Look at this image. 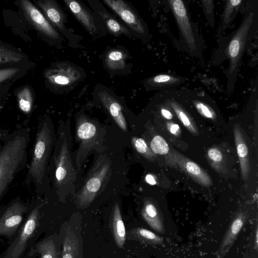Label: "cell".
Masks as SVG:
<instances>
[{
	"label": "cell",
	"instance_id": "1",
	"mask_svg": "<svg viewBox=\"0 0 258 258\" xmlns=\"http://www.w3.org/2000/svg\"><path fill=\"white\" fill-rule=\"evenodd\" d=\"M30 134L18 128L0 141V203L16 176L26 167Z\"/></svg>",
	"mask_w": 258,
	"mask_h": 258
},
{
	"label": "cell",
	"instance_id": "2",
	"mask_svg": "<svg viewBox=\"0 0 258 258\" xmlns=\"http://www.w3.org/2000/svg\"><path fill=\"white\" fill-rule=\"evenodd\" d=\"M55 136L52 122L48 117L39 123L35 136L32 156L25 183H32L37 193H41L48 180V168L54 148Z\"/></svg>",
	"mask_w": 258,
	"mask_h": 258
},
{
	"label": "cell",
	"instance_id": "3",
	"mask_svg": "<svg viewBox=\"0 0 258 258\" xmlns=\"http://www.w3.org/2000/svg\"><path fill=\"white\" fill-rule=\"evenodd\" d=\"M67 135L64 125H60L48 168V177L60 197L71 187L77 178Z\"/></svg>",
	"mask_w": 258,
	"mask_h": 258
},
{
	"label": "cell",
	"instance_id": "4",
	"mask_svg": "<svg viewBox=\"0 0 258 258\" xmlns=\"http://www.w3.org/2000/svg\"><path fill=\"white\" fill-rule=\"evenodd\" d=\"M45 204L39 199L31 202L23 224L0 258H28L31 248L42 232L41 209Z\"/></svg>",
	"mask_w": 258,
	"mask_h": 258
},
{
	"label": "cell",
	"instance_id": "5",
	"mask_svg": "<svg viewBox=\"0 0 258 258\" xmlns=\"http://www.w3.org/2000/svg\"><path fill=\"white\" fill-rule=\"evenodd\" d=\"M254 12L249 10L246 13L226 48V54L229 60V67L227 72L228 92H232L234 89L243 54L256 24V18Z\"/></svg>",
	"mask_w": 258,
	"mask_h": 258
},
{
	"label": "cell",
	"instance_id": "6",
	"mask_svg": "<svg viewBox=\"0 0 258 258\" xmlns=\"http://www.w3.org/2000/svg\"><path fill=\"white\" fill-rule=\"evenodd\" d=\"M111 173V163L105 155H101L96 159L88 172L83 185L76 195L78 207L85 208L94 200L103 184Z\"/></svg>",
	"mask_w": 258,
	"mask_h": 258
},
{
	"label": "cell",
	"instance_id": "7",
	"mask_svg": "<svg viewBox=\"0 0 258 258\" xmlns=\"http://www.w3.org/2000/svg\"><path fill=\"white\" fill-rule=\"evenodd\" d=\"M30 204L17 197L0 206V237L9 242L14 238L24 222Z\"/></svg>",
	"mask_w": 258,
	"mask_h": 258
},
{
	"label": "cell",
	"instance_id": "8",
	"mask_svg": "<svg viewBox=\"0 0 258 258\" xmlns=\"http://www.w3.org/2000/svg\"><path fill=\"white\" fill-rule=\"evenodd\" d=\"M98 124L85 116L78 117L76 122V138L79 144L75 161L78 169L88 153L98 147L103 139V131Z\"/></svg>",
	"mask_w": 258,
	"mask_h": 258
},
{
	"label": "cell",
	"instance_id": "9",
	"mask_svg": "<svg viewBox=\"0 0 258 258\" xmlns=\"http://www.w3.org/2000/svg\"><path fill=\"white\" fill-rule=\"evenodd\" d=\"M178 27L181 41L185 50L191 56H198L200 52L199 37L191 22L186 6L181 0L168 1Z\"/></svg>",
	"mask_w": 258,
	"mask_h": 258
},
{
	"label": "cell",
	"instance_id": "10",
	"mask_svg": "<svg viewBox=\"0 0 258 258\" xmlns=\"http://www.w3.org/2000/svg\"><path fill=\"white\" fill-rule=\"evenodd\" d=\"M19 6L25 19L41 36L50 40H59L60 36L58 31L32 2L21 0Z\"/></svg>",
	"mask_w": 258,
	"mask_h": 258
},
{
	"label": "cell",
	"instance_id": "11",
	"mask_svg": "<svg viewBox=\"0 0 258 258\" xmlns=\"http://www.w3.org/2000/svg\"><path fill=\"white\" fill-rule=\"evenodd\" d=\"M47 84L54 87L71 86L81 78L80 72L74 66L64 62L52 64L44 71Z\"/></svg>",
	"mask_w": 258,
	"mask_h": 258
},
{
	"label": "cell",
	"instance_id": "12",
	"mask_svg": "<svg viewBox=\"0 0 258 258\" xmlns=\"http://www.w3.org/2000/svg\"><path fill=\"white\" fill-rule=\"evenodd\" d=\"M131 29L141 35H145L147 29L138 14L125 2L121 0H103Z\"/></svg>",
	"mask_w": 258,
	"mask_h": 258
},
{
	"label": "cell",
	"instance_id": "13",
	"mask_svg": "<svg viewBox=\"0 0 258 258\" xmlns=\"http://www.w3.org/2000/svg\"><path fill=\"white\" fill-rule=\"evenodd\" d=\"M246 213H236L231 219L221 241L216 258H223L230 251L247 219Z\"/></svg>",
	"mask_w": 258,
	"mask_h": 258
},
{
	"label": "cell",
	"instance_id": "14",
	"mask_svg": "<svg viewBox=\"0 0 258 258\" xmlns=\"http://www.w3.org/2000/svg\"><path fill=\"white\" fill-rule=\"evenodd\" d=\"M33 2L50 24L57 31L62 33L65 28V16L57 3L53 0H33Z\"/></svg>",
	"mask_w": 258,
	"mask_h": 258
},
{
	"label": "cell",
	"instance_id": "15",
	"mask_svg": "<svg viewBox=\"0 0 258 258\" xmlns=\"http://www.w3.org/2000/svg\"><path fill=\"white\" fill-rule=\"evenodd\" d=\"M61 237L60 258H82L79 234L71 226L64 227Z\"/></svg>",
	"mask_w": 258,
	"mask_h": 258
},
{
	"label": "cell",
	"instance_id": "16",
	"mask_svg": "<svg viewBox=\"0 0 258 258\" xmlns=\"http://www.w3.org/2000/svg\"><path fill=\"white\" fill-rule=\"evenodd\" d=\"M32 64L29 57L12 45L0 41V68Z\"/></svg>",
	"mask_w": 258,
	"mask_h": 258
},
{
	"label": "cell",
	"instance_id": "17",
	"mask_svg": "<svg viewBox=\"0 0 258 258\" xmlns=\"http://www.w3.org/2000/svg\"><path fill=\"white\" fill-rule=\"evenodd\" d=\"M58 255L56 238L49 235L34 244L28 258H59Z\"/></svg>",
	"mask_w": 258,
	"mask_h": 258
},
{
	"label": "cell",
	"instance_id": "18",
	"mask_svg": "<svg viewBox=\"0 0 258 258\" xmlns=\"http://www.w3.org/2000/svg\"><path fill=\"white\" fill-rule=\"evenodd\" d=\"M99 100L108 111L118 126L123 132H127V123L118 101L108 92L103 90L98 93Z\"/></svg>",
	"mask_w": 258,
	"mask_h": 258
},
{
	"label": "cell",
	"instance_id": "19",
	"mask_svg": "<svg viewBox=\"0 0 258 258\" xmlns=\"http://www.w3.org/2000/svg\"><path fill=\"white\" fill-rule=\"evenodd\" d=\"M65 4L76 19L92 35L97 32V27L93 16L89 11L80 2L73 0H64Z\"/></svg>",
	"mask_w": 258,
	"mask_h": 258
},
{
	"label": "cell",
	"instance_id": "20",
	"mask_svg": "<svg viewBox=\"0 0 258 258\" xmlns=\"http://www.w3.org/2000/svg\"><path fill=\"white\" fill-rule=\"evenodd\" d=\"M176 159L182 170L199 184L206 187L212 184L209 175L197 164L180 155H177Z\"/></svg>",
	"mask_w": 258,
	"mask_h": 258
},
{
	"label": "cell",
	"instance_id": "21",
	"mask_svg": "<svg viewBox=\"0 0 258 258\" xmlns=\"http://www.w3.org/2000/svg\"><path fill=\"white\" fill-rule=\"evenodd\" d=\"M109 227L116 245L118 248H122L126 238V233L117 203L114 205L112 209L109 219Z\"/></svg>",
	"mask_w": 258,
	"mask_h": 258
},
{
	"label": "cell",
	"instance_id": "22",
	"mask_svg": "<svg viewBox=\"0 0 258 258\" xmlns=\"http://www.w3.org/2000/svg\"><path fill=\"white\" fill-rule=\"evenodd\" d=\"M141 215L152 229L160 234H164L165 226L163 216L152 202L147 201L144 203Z\"/></svg>",
	"mask_w": 258,
	"mask_h": 258
},
{
	"label": "cell",
	"instance_id": "23",
	"mask_svg": "<svg viewBox=\"0 0 258 258\" xmlns=\"http://www.w3.org/2000/svg\"><path fill=\"white\" fill-rule=\"evenodd\" d=\"M185 81L182 77L170 74H162L149 78L146 81V85L150 89L168 90L179 85Z\"/></svg>",
	"mask_w": 258,
	"mask_h": 258
},
{
	"label": "cell",
	"instance_id": "24",
	"mask_svg": "<svg viewBox=\"0 0 258 258\" xmlns=\"http://www.w3.org/2000/svg\"><path fill=\"white\" fill-rule=\"evenodd\" d=\"M234 133L237 153L241 167V174L243 179H247L250 169L247 147L239 128L235 127Z\"/></svg>",
	"mask_w": 258,
	"mask_h": 258
},
{
	"label": "cell",
	"instance_id": "25",
	"mask_svg": "<svg viewBox=\"0 0 258 258\" xmlns=\"http://www.w3.org/2000/svg\"><path fill=\"white\" fill-rule=\"evenodd\" d=\"M18 105L20 110L24 114L29 115L33 110L34 103V92L28 85L18 88L15 92Z\"/></svg>",
	"mask_w": 258,
	"mask_h": 258
},
{
	"label": "cell",
	"instance_id": "26",
	"mask_svg": "<svg viewBox=\"0 0 258 258\" xmlns=\"http://www.w3.org/2000/svg\"><path fill=\"white\" fill-rule=\"evenodd\" d=\"M127 238L142 242L152 246L162 245L163 244L162 237L148 229L141 227H136L129 230L127 232Z\"/></svg>",
	"mask_w": 258,
	"mask_h": 258
},
{
	"label": "cell",
	"instance_id": "27",
	"mask_svg": "<svg viewBox=\"0 0 258 258\" xmlns=\"http://www.w3.org/2000/svg\"><path fill=\"white\" fill-rule=\"evenodd\" d=\"M96 7L110 33L115 36L131 35L129 30L116 20L101 4H98Z\"/></svg>",
	"mask_w": 258,
	"mask_h": 258
},
{
	"label": "cell",
	"instance_id": "28",
	"mask_svg": "<svg viewBox=\"0 0 258 258\" xmlns=\"http://www.w3.org/2000/svg\"><path fill=\"white\" fill-rule=\"evenodd\" d=\"M32 67V64L0 68V86L13 84L24 76Z\"/></svg>",
	"mask_w": 258,
	"mask_h": 258
},
{
	"label": "cell",
	"instance_id": "29",
	"mask_svg": "<svg viewBox=\"0 0 258 258\" xmlns=\"http://www.w3.org/2000/svg\"><path fill=\"white\" fill-rule=\"evenodd\" d=\"M126 53L120 49H112L108 51L104 58L105 63L111 70L122 69L125 67Z\"/></svg>",
	"mask_w": 258,
	"mask_h": 258
},
{
	"label": "cell",
	"instance_id": "30",
	"mask_svg": "<svg viewBox=\"0 0 258 258\" xmlns=\"http://www.w3.org/2000/svg\"><path fill=\"white\" fill-rule=\"evenodd\" d=\"M242 2L241 0H230L226 2L223 17V28L226 27L231 23Z\"/></svg>",
	"mask_w": 258,
	"mask_h": 258
},
{
	"label": "cell",
	"instance_id": "31",
	"mask_svg": "<svg viewBox=\"0 0 258 258\" xmlns=\"http://www.w3.org/2000/svg\"><path fill=\"white\" fill-rule=\"evenodd\" d=\"M150 147L152 151L157 154L165 155L169 152V146L165 140L160 136L157 135L152 140Z\"/></svg>",
	"mask_w": 258,
	"mask_h": 258
},
{
	"label": "cell",
	"instance_id": "32",
	"mask_svg": "<svg viewBox=\"0 0 258 258\" xmlns=\"http://www.w3.org/2000/svg\"><path fill=\"white\" fill-rule=\"evenodd\" d=\"M132 143L139 153L148 159L152 158L153 154L144 139L134 137L132 139Z\"/></svg>",
	"mask_w": 258,
	"mask_h": 258
},
{
	"label": "cell",
	"instance_id": "33",
	"mask_svg": "<svg viewBox=\"0 0 258 258\" xmlns=\"http://www.w3.org/2000/svg\"><path fill=\"white\" fill-rule=\"evenodd\" d=\"M209 158L213 161L218 162L222 159V154L221 152L216 148H211L208 152Z\"/></svg>",
	"mask_w": 258,
	"mask_h": 258
},
{
	"label": "cell",
	"instance_id": "34",
	"mask_svg": "<svg viewBox=\"0 0 258 258\" xmlns=\"http://www.w3.org/2000/svg\"><path fill=\"white\" fill-rule=\"evenodd\" d=\"M167 128L170 132L174 135H178V133L180 132L179 126L178 124L173 123L171 122L168 123Z\"/></svg>",
	"mask_w": 258,
	"mask_h": 258
},
{
	"label": "cell",
	"instance_id": "35",
	"mask_svg": "<svg viewBox=\"0 0 258 258\" xmlns=\"http://www.w3.org/2000/svg\"><path fill=\"white\" fill-rule=\"evenodd\" d=\"M13 84H9L0 86V100L8 92L10 87Z\"/></svg>",
	"mask_w": 258,
	"mask_h": 258
},
{
	"label": "cell",
	"instance_id": "36",
	"mask_svg": "<svg viewBox=\"0 0 258 258\" xmlns=\"http://www.w3.org/2000/svg\"><path fill=\"white\" fill-rule=\"evenodd\" d=\"M161 113L162 115L167 119H171L173 118V114L172 113L166 108H161Z\"/></svg>",
	"mask_w": 258,
	"mask_h": 258
},
{
	"label": "cell",
	"instance_id": "37",
	"mask_svg": "<svg viewBox=\"0 0 258 258\" xmlns=\"http://www.w3.org/2000/svg\"><path fill=\"white\" fill-rule=\"evenodd\" d=\"M145 179L147 182L150 184L154 185L156 184V181L154 176L151 174H147L145 177Z\"/></svg>",
	"mask_w": 258,
	"mask_h": 258
},
{
	"label": "cell",
	"instance_id": "38",
	"mask_svg": "<svg viewBox=\"0 0 258 258\" xmlns=\"http://www.w3.org/2000/svg\"><path fill=\"white\" fill-rule=\"evenodd\" d=\"M9 134L7 130L0 128V141L4 140Z\"/></svg>",
	"mask_w": 258,
	"mask_h": 258
},
{
	"label": "cell",
	"instance_id": "39",
	"mask_svg": "<svg viewBox=\"0 0 258 258\" xmlns=\"http://www.w3.org/2000/svg\"><path fill=\"white\" fill-rule=\"evenodd\" d=\"M255 247L256 249H257V225H256L255 228Z\"/></svg>",
	"mask_w": 258,
	"mask_h": 258
}]
</instances>
